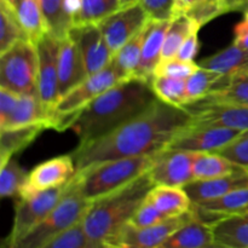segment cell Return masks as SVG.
<instances>
[{
  "instance_id": "obj_1",
  "label": "cell",
  "mask_w": 248,
  "mask_h": 248,
  "mask_svg": "<svg viewBox=\"0 0 248 248\" xmlns=\"http://www.w3.org/2000/svg\"><path fill=\"white\" fill-rule=\"evenodd\" d=\"M186 108L157 99L152 107L115 130L86 143L72 153L77 172L109 160L143 156L166 150L174 136L190 125Z\"/></svg>"
},
{
  "instance_id": "obj_2",
  "label": "cell",
  "mask_w": 248,
  "mask_h": 248,
  "mask_svg": "<svg viewBox=\"0 0 248 248\" xmlns=\"http://www.w3.org/2000/svg\"><path fill=\"white\" fill-rule=\"evenodd\" d=\"M152 84L133 78L123 80L85 107L70 123L79 143L101 137L142 114L157 101Z\"/></svg>"
},
{
  "instance_id": "obj_3",
  "label": "cell",
  "mask_w": 248,
  "mask_h": 248,
  "mask_svg": "<svg viewBox=\"0 0 248 248\" xmlns=\"http://www.w3.org/2000/svg\"><path fill=\"white\" fill-rule=\"evenodd\" d=\"M155 186L149 171L118 190L90 203L82 219V227L92 240L106 245L130 223L148 194Z\"/></svg>"
},
{
  "instance_id": "obj_4",
  "label": "cell",
  "mask_w": 248,
  "mask_h": 248,
  "mask_svg": "<svg viewBox=\"0 0 248 248\" xmlns=\"http://www.w3.org/2000/svg\"><path fill=\"white\" fill-rule=\"evenodd\" d=\"M159 153L143 156L109 160L77 172L74 181L80 193L90 202L126 186L149 171Z\"/></svg>"
},
{
  "instance_id": "obj_5",
  "label": "cell",
  "mask_w": 248,
  "mask_h": 248,
  "mask_svg": "<svg viewBox=\"0 0 248 248\" xmlns=\"http://www.w3.org/2000/svg\"><path fill=\"white\" fill-rule=\"evenodd\" d=\"M90 203L91 202L80 193L73 177L68 184L67 191L52 212L22 239L4 248H41L45 246L65 230L82 222Z\"/></svg>"
},
{
  "instance_id": "obj_6",
  "label": "cell",
  "mask_w": 248,
  "mask_h": 248,
  "mask_svg": "<svg viewBox=\"0 0 248 248\" xmlns=\"http://www.w3.org/2000/svg\"><path fill=\"white\" fill-rule=\"evenodd\" d=\"M120 81H123V78L113 64L96 74L87 77L84 81L80 82L60 99L53 113L51 128L60 131L69 128L73 119L85 107Z\"/></svg>"
},
{
  "instance_id": "obj_7",
  "label": "cell",
  "mask_w": 248,
  "mask_h": 248,
  "mask_svg": "<svg viewBox=\"0 0 248 248\" xmlns=\"http://www.w3.org/2000/svg\"><path fill=\"white\" fill-rule=\"evenodd\" d=\"M0 87L18 94L38 91L35 44L31 40H19L0 53Z\"/></svg>"
},
{
  "instance_id": "obj_8",
  "label": "cell",
  "mask_w": 248,
  "mask_h": 248,
  "mask_svg": "<svg viewBox=\"0 0 248 248\" xmlns=\"http://www.w3.org/2000/svg\"><path fill=\"white\" fill-rule=\"evenodd\" d=\"M69 182L57 188L39 191L31 198L17 199L15 203L14 223L2 248L14 245L35 228L44 218L47 217L65 194Z\"/></svg>"
},
{
  "instance_id": "obj_9",
  "label": "cell",
  "mask_w": 248,
  "mask_h": 248,
  "mask_svg": "<svg viewBox=\"0 0 248 248\" xmlns=\"http://www.w3.org/2000/svg\"><path fill=\"white\" fill-rule=\"evenodd\" d=\"M60 43L57 38L45 34L35 43L38 53V93L44 109L50 119L52 127V116L60 102L58 85V51Z\"/></svg>"
},
{
  "instance_id": "obj_10",
  "label": "cell",
  "mask_w": 248,
  "mask_h": 248,
  "mask_svg": "<svg viewBox=\"0 0 248 248\" xmlns=\"http://www.w3.org/2000/svg\"><path fill=\"white\" fill-rule=\"evenodd\" d=\"M195 217V212L191 207V211L186 215L170 218L153 227L136 228L127 223L106 245V248H157L170 235Z\"/></svg>"
},
{
  "instance_id": "obj_11",
  "label": "cell",
  "mask_w": 248,
  "mask_h": 248,
  "mask_svg": "<svg viewBox=\"0 0 248 248\" xmlns=\"http://www.w3.org/2000/svg\"><path fill=\"white\" fill-rule=\"evenodd\" d=\"M149 22V17L138 2L121 6L102 19L97 26L115 55L127 41L137 35Z\"/></svg>"
},
{
  "instance_id": "obj_12",
  "label": "cell",
  "mask_w": 248,
  "mask_h": 248,
  "mask_svg": "<svg viewBox=\"0 0 248 248\" xmlns=\"http://www.w3.org/2000/svg\"><path fill=\"white\" fill-rule=\"evenodd\" d=\"M184 108L190 115L191 125L218 126L237 131L248 130V107L203 98L186 104Z\"/></svg>"
},
{
  "instance_id": "obj_13",
  "label": "cell",
  "mask_w": 248,
  "mask_h": 248,
  "mask_svg": "<svg viewBox=\"0 0 248 248\" xmlns=\"http://www.w3.org/2000/svg\"><path fill=\"white\" fill-rule=\"evenodd\" d=\"M242 131L206 125H189L177 133L169 150L193 153H216L234 140Z\"/></svg>"
},
{
  "instance_id": "obj_14",
  "label": "cell",
  "mask_w": 248,
  "mask_h": 248,
  "mask_svg": "<svg viewBox=\"0 0 248 248\" xmlns=\"http://www.w3.org/2000/svg\"><path fill=\"white\" fill-rule=\"evenodd\" d=\"M77 173L72 154L53 157L34 167L27 177V182L18 199H27L39 191L64 186ZM17 200V199H16Z\"/></svg>"
},
{
  "instance_id": "obj_15",
  "label": "cell",
  "mask_w": 248,
  "mask_h": 248,
  "mask_svg": "<svg viewBox=\"0 0 248 248\" xmlns=\"http://www.w3.org/2000/svg\"><path fill=\"white\" fill-rule=\"evenodd\" d=\"M198 153L182 150H162L149 174L155 186L183 188L194 181L193 166Z\"/></svg>"
},
{
  "instance_id": "obj_16",
  "label": "cell",
  "mask_w": 248,
  "mask_h": 248,
  "mask_svg": "<svg viewBox=\"0 0 248 248\" xmlns=\"http://www.w3.org/2000/svg\"><path fill=\"white\" fill-rule=\"evenodd\" d=\"M70 31L79 44L89 77L106 69L111 64L114 53L97 24L77 26Z\"/></svg>"
},
{
  "instance_id": "obj_17",
  "label": "cell",
  "mask_w": 248,
  "mask_h": 248,
  "mask_svg": "<svg viewBox=\"0 0 248 248\" xmlns=\"http://www.w3.org/2000/svg\"><path fill=\"white\" fill-rule=\"evenodd\" d=\"M89 77L82 60L81 51L72 31L67 38L61 40L58 51V85L62 98L70 90Z\"/></svg>"
},
{
  "instance_id": "obj_18",
  "label": "cell",
  "mask_w": 248,
  "mask_h": 248,
  "mask_svg": "<svg viewBox=\"0 0 248 248\" xmlns=\"http://www.w3.org/2000/svg\"><path fill=\"white\" fill-rule=\"evenodd\" d=\"M248 186V171L245 169L239 170L229 176L219 177L203 181H193L183 186L188 194L193 205L207 202L220 198L232 190Z\"/></svg>"
},
{
  "instance_id": "obj_19",
  "label": "cell",
  "mask_w": 248,
  "mask_h": 248,
  "mask_svg": "<svg viewBox=\"0 0 248 248\" xmlns=\"http://www.w3.org/2000/svg\"><path fill=\"white\" fill-rule=\"evenodd\" d=\"M172 21V19H171ZM171 21H153L149 19L143 40L142 57L138 65L136 78L152 81L157 64L161 62L162 47Z\"/></svg>"
},
{
  "instance_id": "obj_20",
  "label": "cell",
  "mask_w": 248,
  "mask_h": 248,
  "mask_svg": "<svg viewBox=\"0 0 248 248\" xmlns=\"http://www.w3.org/2000/svg\"><path fill=\"white\" fill-rule=\"evenodd\" d=\"M48 33L63 40L77 24L79 0H39Z\"/></svg>"
},
{
  "instance_id": "obj_21",
  "label": "cell",
  "mask_w": 248,
  "mask_h": 248,
  "mask_svg": "<svg viewBox=\"0 0 248 248\" xmlns=\"http://www.w3.org/2000/svg\"><path fill=\"white\" fill-rule=\"evenodd\" d=\"M193 211L199 219L210 224L222 217L247 212L248 186L230 191L215 200L193 205Z\"/></svg>"
},
{
  "instance_id": "obj_22",
  "label": "cell",
  "mask_w": 248,
  "mask_h": 248,
  "mask_svg": "<svg viewBox=\"0 0 248 248\" xmlns=\"http://www.w3.org/2000/svg\"><path fill=\"white\" fill-rule=\"evenodd\" d=\"M38 124H43L51 128L50 119L44 109L38 91L27 92V93L19 94L15 110L12 111L9 119L2 125H0V130L18 128L24 127V126L38 125Z\"/></svg>"
},
{
  "instance_id": "obj_23",
  "label": "cell",
  "mask_w": 248,
  "mask_h": 248,
  "mask_svg": "<svg viewBox=\"0 0 248 248\" xmlns=\"http://www.w3.org/2000/svg\"><path fill=\"white\" fill-rule=\"evenodd\" d=\"M215 244L227 248H248V211L211 223Z\"/></svg>"
},
{
  "instance_id": "obj_24",
  "label": "cell",
  "mask_w": 248,
  "mask_h": 248,
  "mask_svg": "<svg viewBox=\"0 0 248 248\" xmlns=\"http://www.w3.org/2000/svg\"><path fill=\"white\" fill-rule=\"evenodd\" d=\"M212 244L215 240L211 224L195 217L170 235L157 248H202Z\"/></svg>"
},
{
  "instance_id": "obj_25",
  "label": "cell",
  "mask_w": 248,
  "mask_h": 248,
  "mask_svg": "<svg viewBox=\"0 0 248 248\" xmlns=\"http://www.w3.org/2000/svg\"><path fill=\"white\" fill-rule=\"evenodd\" d=\"M198 64L222 77H232L248 72V50L232 43L228 47L201 60Z\"/></svg>"
},
{
  "instance_id": "obj_26",
  "label": "cell",
  "mask_w": 248,
  "mask_h": 248,
  "mask_svg": "<svg viewBox=\"0 0 248 248\" xmlns=\"http://www.w3.org/2000/svg\"><path fill=\"white\" fill-rule=\"evenodd\" d=\"M9 6L14 10L15 16L31 43L35 44L39 39L48 33L39 0H15Z\"/></svg>"
},
{
  "instance_id": "obj_27",
  "label": "cell",
  "mask_w": 248,
  "mask_h": 248,
  "mask_svg": "<svg viewBox=\"0 0 248 248\" xmlns=\"http://www.w3.org/2000/svg\"><path fill=\"white\" fill-rule=\"evenodd\" d=\"M148 198L167 218L186 215L193 207V202L186 191L178 186H155L148 194Z\"/></svg>"
},
{
  "instance_id": "obj_28",
  "label": "cell",
  "mask_w": 248,
  "mask_h": 248,
  "mask_svg": "<svg viewBox=\"0 0 248 248\" xmlns=\"http://www.w3.org/2000/svg\"><path fill=\"white\" fill-rule=\"evenodd\" d=\"M46 128H48L46 125L38 124L24 127L0 130V165L9 161L12 155L26 149Z\"/></svg>"
},
{
  "instance_id": "obj_29",
  "label": "cell",
  "mask_w": 248,
  "mask_h": 248,
  "mask_svg": "<svg viewBox=\"0 0 248 248\" xmlns=\"http://www.w3.org/2000/svg\"><path fill=\"white\" fill-rule=\"evenodd\" d=\"M206 99L248 107V72L222 77ZM203 99V98H202Z\"/></svg>"
},
{
  "instance_id": "obj_30",
  "label": "cell",
  "mask_w": 248,
  "mask_h": 248,
  "mask_svg": "<svg viewBox=\"0 0 248 248\" xmlns=\"http://www.w3.org/2000/svg\"><path fill=\"white\" fill-rule=\"evenodd\" d=\"M227 12L223 0H176L173 18L184 15L202 28L212 19Z\"/></svg>"
},
{
  "instance_id": "obj_31",
  "label": "cell",
  "mask_w": 248,
  "mask_h": 248,
  "mask_svg": "<svg viewBox=\"0 0 248 248\" xmlns=\"http://www.w3.org/2000/svg\"><path fill=\"white\" fill-rule=\"evenodd\" d=\"M241 170L218 153H198L193 166L194 181L213 179L229 176Z\"/></svg>"
},
{
  "instance_id": "obj_32",
  "label": "cell",
  "mask_w": 248,
  "mask_h": 248,
  "mask_svg": "<svg viewBox=\"0 0 248 248\" xmlns=\"http://www.w3.org/2000/svg\"><path fill=\"white\" fill-rule=\"evenodd\" d=\"M145 28H147V26L137 35H135L130 41H127L114 55L111 64L115 67V69L118 70L123 80L136 78V73H137L140 57H142V47L145 35Z\"/></svg>"
},
{
  "instance_id": "obj_33",
  "label": "cell",
  "mask_w": 248,
  "mask_h": 248,
  "mask_svg": "<svg viewBox=\"0 0 248 248\" xmlns=\"http://www.w3.org/2000/svg\"><path fill=\"white\" fill-rule=\"evenodd\" d=\"M150 84L160 101L178 108H184L188 103L186 80L154 75Z\"/></svg>"
},
{
  "instance_id": "obj_34",
  "label": "cell",
  "mask_w": 248,
  "mask_h": 248,
  "mask_svg": "<svg viewBox=\"0 0 248 248\" xmlns=\"http://www.w3.org/2000/svg\"><path fill=\"white\" fill-rule=\"evenodd\" d=\"M194 29L201 28L196 26L189 17L184 16V15L174 17L171 21L169 31H167L166 36H165L161 61L176 57L182 44L184 43V40L188 38V35Z\"/></svg>"
},
{
  "instance_id": "obj_35",
  "label": "cell",
  "mask_w": 248,
  "mask_h": 248,
  "mask_svg": "<svg viewBox=\"0 0 248 248\" xmlns=\"http://www.w3.org/2000/svg\"><path fill=\"white\" fill-rule=\"evenodd\" d=\"M19 40H29L19 24L15 12L5 1L0 0V53L9 50Z\"/></svg>"
},
{
  "instance_id": "obj_36",
  "label": "cell",
  "mask_w": 248,
  "mask_h": 248,
  "mask_svg": "<svg viewBox=\"0 0 248 248\" xmlns=\"http://www.w3.org/2000/svg\"><path fill=\"white\" fill-rule=\"evenodd\" d=\"M120 7V0H79V14L75 27L99 23Z\"/></svg>"
},
{
  "instance_id": "obj_37",
  "label": "cell",
  "mask_w": 248,
  "mask_h": 248,
  "mask_svg": "<svg viewBox=\"0 0 248 248\" xmlns=\"http://www.w3.org/2000/svg\"><path fill=\"white\" fill-rule=\"evenodd\" d=\"M27 177L28 173L12 159L0 165V194L2 198L18 199Z\"/></svg>"
},
{
  "instance_id": "obj_38",
  "label": "cell",
  "mask_w": 248,
  "mask_h": 248,
  "mask_svg": "<svg viewBox=\"0 0 248 248\" xmlns=\"http://www.w3.org/2000/svg\"><path fill=\"white\" fill-rule=\"evenodd\" d=\"M222 75L199 65V69L186 80V99H188L186 104L198 102L208 96Z\"/></svg>"
},
{
  "instance_id": "obj_39",
  "label": "cell",
  "mask_w": 248,
  "mask_h": 248,
  "mask_svg": "<svg viewBox=\"0 0 248 248\" xmlns=\"http://www.w3.org/2000/svg\"><path fill=\"white\" fill-rule=\"evenodd\" d=\"M41 248H106L87 235L82 227V222L78 223L70 229L65 230L57 237L51 240Z\"/></svg>"
},
{
  "instance_id": "obj_40",
  "label": "cell",
  "mask_w": 248,
  "mask_h": 248,
  "mask_svg": "<svg viewBox=\"0 0 248 248\" xmlns=\"http://www.w3.org/2000/svg\"><path fill=\"white\" fill-rule=\"evenodd\" d=\"M216 153L227 157L236 166L248 171V130L242 131L234 140Z\"/></svg>"
},
{
  "instance_id": "obj_41",
  "label": "cell",
  "mask_w": 248,
  "mask_h": 248,
  "mask_svg": "<svg viewBox=\"0 0 248 248\" xmlns=\"http://www.w3.org/2000/svg\"><path fill=\"white\" fill-rule=\"evenodd\" d=\"M198 69L199 64L195 61L188 62V61H182L174 57L170 58V60H162L157 64L154 75H162V77L186 80Z\"/></svg>"
},
{
  "instance_id": "obj_42",
  "label": "cell",
  "mask_w": 248,
  "mask_h": 248,
  "mask_svg": "<svg viewBox=\"0 0 248 248\" xmlns=\"http://www.w3.org/2000/svg\"><path fill=\"white\" fill-rule=\"evenodd\" d=\"M170 219L166 216L162 215L156 206L153 203V201L149 198H145L142 205L138 207L135 215L132 216L130 220V224L136 228H147L153 227V225L160 224V223L165 222V220Z\"/></svg>"
},
{
  "instance_id": "obj_43",
  "label": "cell",
  "mask_w": 248,
  "mask_h": 248,
  "mask_svg": "<svg viewBox=\"0 0 248 248\" xmlns=\"http://www.w3.org/2000/svg\"><path fill=\"white\" fill-rule=\"evenodd\" d=\"M149 19L153 21H171L174 16L176 0H137Z\"/></svg>"
},
{
  "instance_id": "obj_44",
  "label": "cell",
  "mask_w": 248,
  "mask_h": 248,
  "mask_svg": "<svg viewBox=\"0 0 248 248\" xmlns=\"http://www.w3.org/2000/svg\"><path fill=\"white\" fill-rule=\"evenodd\" d=\"M199 31L200 29H194L188 38L182 44L181 48L177 52L176 58L182 61H188V62H194L200 51V40H199Z\"/></svg>"
},
{
  "instance_id": "obj_45",
  "label": "cell",
  "mask_w": 248,
  "mask_h": 248,
  "mask_svg": "<svg viewBox=\"0 0 248 248\" xmlns=\"http://www.w3.org/2000/svg\"><path fill=\"white\" fill-rule=\"evenodd\" d=\"M18 98V93L5 87H0V125H2L15 110Z\"/></svg>"
},
{
  "instance_id": "obj_46",
  "label": "cell",
  "mask_w": 248,
  "mask_h": 248,
  "mask_svg": "<svg viewBox=\"0 0 248 248\" xmlns=\"http://www.w3.org/2000/svg\"><path fill=\"white\" fill-rule=\"evenodd\" d=\"M234 44L248 50V9L244 11V18L235 26Z\"/></svg>"
},
{
  "instance_id": "obj_47",
  "label": "cell",
  "mask_w": 248,
  "mask_h": 248,
  "mask_svg": "<svg viewBox=\"0 0 248 248\" xmlns=\"http://www.w3.org/2000/svg\"><path fill=\"white\" fill-rule=\"evenodd\" d=\"M228 12L245 11L248 9V0H223Z\"/></svg>"
},
{
  "instance_id": "obj_48",
  "label": "cell",
  "mask_w": 248,
  "mask_h": 248,
  "mask_svg": "<svg viewBox=\"0 0 248 248\" xmlns=\"http://www.w3.org/2000/svg\"><path fill=\"white\" fill-rule=\"evenodd\" d=\"M120 1H121V6H126V5L135 4V2H137V0H120Z\"/></svg>"
},
{
  "instance_id": "obj_49",
  "label": "cell",
  "mask_w": 248,
  "mask_h": 248,
  "mask_svg": "<svg viewBox=\"0 0 248 248\" xmlns=\"http://www.w3.org/2000/svg\"><path fill=\"white\" fill-rule=\"evenodd\" d=\"M202 248H227V247L220 246V245H217V244H212V245H208V246L202 247Z\"/></svg>"
},
{
  "instance_id": "obj_50",
  "label": "cell",
  "mask_w": 248,
  "mask_h": 248,
  "mask_svg": "<svg viewBox=\"0 0 248 248\" xmlns=\"http://www.w3.org/2000/svg\"><path fill=\"white\" fill-rule=\"evenodd\" d=\"M2 1H5V2H6V4H9V5H11L12 2L15 1V0H2Z\"/></svg>"
}]
</instances>
